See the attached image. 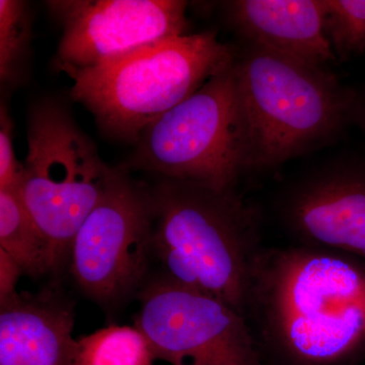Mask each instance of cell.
Returning <instances> with one entry per match:
<instances>
[{"mask_svg": "<svg viewBox=\"0 0 365 365\" xmlns=\"http://www.w3.org/2000/svg\"><path fill=\"white\" fill-rule=\"evenodd\" d=\"M244 314L283 365H346L365 349V269L329 250L262 248Z\"/></svg>", "mask_w": 365, "mask_h": 365, "instance_id": "6da1fadb", "label": "cell"}, {"mask_svg": "<svg viewBox=\"0 0 365 365\" xmlns=\"http://www.w3.org/2000/svg\"><path fill=\"white\" fill-rule=\"evenodd\" d=\"M135 326L170 365H264L248 321L222 300L165 276L138 292Z\"/></svg>", "mask_w": 365, "mask_h": 365, "instance_id": "52a82bcc", "label": "cell"}, {"mask_svg": "<svg viewBox=\"0 0 365 365\" xmlns=\"http://www.w3.org/2000/svg\"><path fill=\"white\" fill-rule=\"evenodd\" d=\"M0 250L26 275L40 277L57 268L49 242L33 220L18 190H0Z\"/></svg>", "mask_w": 365, "mask_h": 365, "instance_id": "4fadbf2b", "label": "cell"}, {"mask_svg": "<svg viewBox=\"0 0 365 365\" xmlns=\"http://www.w3.org/2000/svg\"><path fill=\"white\" fill-rule=\"evenodd\" d=\"M150 190L117 172L72 240L71 269L91 299L114 304L144 287L153 254Z\"/></svg>", "mask_w": 365, "mask_h": 365, "instance_id": "ba28073f", "label": "cell"}, {"mask_svg": "<svg viewBox=\"0 0 365 365\" xmlns=\"http://www.w3.org/2000/svg\"><path fill=\"white\" fill-rule=\"evenodd\" d=\"M23 274L20 266L13 258L0 250V302L18 292L16 284Z\"/></svg>", "mask_w": 365, "mask_h": 365, "instance_id": "ac0fdd59", "label": "cell"}, {"mask_svg": "<svg viewBox=\"0 0 365 365\" xmlns=\"http://www.w3.org/2000/svg\"><path fill=\"white\" fill-rule=\"evenodd\" d=\"M155 360L135 326L106 327L78 339L76 365H153Z\"/></svg>", "mask_w": 365, "mask_h": 365, "instance_id": "5bb4252c", "label": "cell"}, {"mask_svg": "<svg viewBox=\"0 0 365 365\" xmlns=\"http://www.w3.org/2000/svg\"><path fill=\"white\" fill-rule=\"evenodd\" d=\"M328 33L342 59L365 55V0H326Z\"/></svg>", "mask_w": 365, "mask_h": 365, "instance_id": "2e32d148", "label": "cell"}, {"mask_svg": "<svg viewBox=\"0 0 365 365\" xmlns=\"http://www.w3.org/2000/svg\"><path fill=\"white\" fill-rule=\"evenodd\" d=\"M30 19L26 2L0 0V78L13 81L29 48Z\"/></svg>", "mask_w": 365, "mask_h": 365, "instance_id": "9a60e30c", "label": "cell"}, {"mask_svg": "<svg viewBox=\"0 0 365 365\" xmlns=\"http://www.w3.org/2000/svg\"><path fill=\"white\" fill-rule=\"evenodd\" d=\"M47 6L62 25L56 58L66 73L186 35L188 4L181 0H58Z\"/></svg>", "mask_w": 365, "mask_h": 365, "instance_id": "9c48e42d", "label": "cell"}, {"mask_svg": "<svg viewBox=\"0 0 365 365\" xmlns=\"http://www.w3.org/2000/svg\"><path fill=\"white\" fill-rule=\"evenodd\" d=\"M23 176V163L14 148V125L6 106L0 110V190H18Z\"/></svg>", "mask_w": 365, "mask_h": 365, "instance_id": "e0dca14e", "label": "cell"}, {"mask_svg": "<svg viewBox=\"0 0 365 365\" xmlns=\"http://www.w3.org/2000/svg\"><path fill=\"white\" fill-rule=\"evenodd\" d=\"M225 7L248 45L314 66L335 59L326 0H234Z\"/></svg>", "mask_w": 365, "mask_h": 365, "instance_id": "8fae6325", "label": "cell"}, {"mask_svg": "<svg viewBox=\"0 0 365 365\" xmlns=\"http://www.w3.org/2000/svg\"><path fill=\"white\" fill-rule=\"evenodd\" d=\"M116 174L61 103L44 100L34 106L18 192L57 267Z\"/></svg>", "mask_w": 365, "mask_h": 365, "instance_id": "5b68a950", "label": "cell"}, {"mask_svg": "<svg viewBox=\"0 0 365 365\" xmlns=\"http://www.w3.org/2000/svg\"><path fill=\"white\" fill-rule=\"evenodd\" d=\"M74 309L51 290L0 302V365H76Z\"/></svg>", "mask_w": 365, "mask_h": 365, "instance_id": "7c38bea8", "label": "cell"}, {"mask_svg": "<svg viewBox=\"0 0 365 365\" xmlns=\"http://www.w3.org/2000/svg\"><path fill=\"white\" fill-rule=\"evenodd\" d=\"M235 68L248 170L274 169L324 148L359 117L356 95L326 67L248 45Z\"/></svg>", "mask_w": 365, "mask_h": 365, "instance_id": "3957f363", "label": "cell"}, {"mask_svg": "<svg viewBox=\"0 0 365 365\" xmlns=\"http://www.w3.org/2000/svg\"><path fill=\"white\" fill-rule=\"evenodd\" d=\"M280 215L299 246L365 259V163L331 160L290 185Z\"/></svg>", "mask_w": 365, "mask_h": 365, "instance_id": "30bf717a", "label": "cell"}, {"mask_svg": "<svg viewBox=\"0 0 365 365\" xmlns=\"http://www.w3.org/2000/svg\"><path fill=\"white\" fill-rule=\"evenodd\" d=\"M235 56L211 31L160 41L67 74L72 98L103 131L136 143L148 125L232 66Z\"/></svg>", "mask_w": 365, "mask_h": 365, "instance_id": "277c9868", "label": "cell"}, {"mask_svg": "<svg viewBox=\"0 0 365 365\" xmlns=\"http://www.w3.org/2000/svg\"><path fill=\"white\" fill-rule=\"evenodd\" d=\"M235 61L146 127L136 141L138 167L162 179L235 189L248 170V133Z\"/></svg>", "mask_w": 365, "mask_h": 365, "instance_id": "8992f818", "label": "cell"}, {"mask_svg": "<svg viewBox=\"0 0 365 365\" xmlns=\"http://www.w3.org/2000/svg\"><path fill=\"white\" fill-rule=\"evenodd\" d=\"M150 194L153 253L163 276L244 314L252 266L263 248L257 209L235 189L181 180L162 179Z\"/></svg>", "mask_w": 365, "mask_h": 365, "instance_id": "7a4b0ae2", "label": "cell"}]
</instances>
